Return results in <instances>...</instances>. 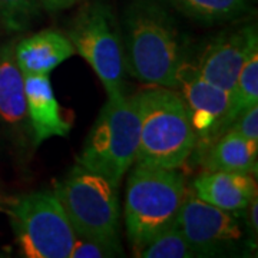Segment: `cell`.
I'll list each match as a JSON object with an SVG mask.
<instances>
[{
    "label": "cell",
    "instance_id": "1",
    "mask_svg": "<svg viewBox=\"0 0 258 258\" xmlns=\"http://www.w3.org/2000/svg\"><path fill=\"white\" fill-rule=\"evenodd\" d=\"M125 69L154 86L175 89L184 55L174 22L164 10L147 2L128 10L123 25Z\"/></svg>",
    "mask_w": 258,
    "mask_h": 258
},
{
    "label": "cell",
    "instance_id": "6",
    "mask_svg": "<svg viewBox=\"0 0 258 258\" xmlns=\"http://www.w3.org/2000/svg\"><path fill=\"white\" fill-rule=\"evenodd\" d=\"M10 221L25 257H69L76 234L55 192L25 194L10 205Z\"/></svg>",
    "mask_w": 258,
    "mask_h": 258
},
{
    "label": "cell",
    "instance_id": "21",
    "mask_svg": "<svg viewBox=\"0 0 258 258\" xmlns=\"http://www.w3.org/2000/svg\"><path fill=\"white\" fill-rule=\"evenodd\" d=\"M230 129L241 134L244 138L258 142V105H252L240 113L231 123Z\"/></svg>",
    "mask_w": 258,
    "mask_h": 258
},
{
    "label": "cell",
    "instance_id": "19",
    "mask_svg": "<svg viewBox=\"0 0 258 258\" xmlns=\"http://www.w3.org/2000/svg\"><path fill=\"white\" fill-rule=\"evenodd\" d=\"M40 8V0H0V22L10 32L30 26Z\"/></svg>",
    "mask_w": 258,
    "mask_h": 258
},
{
    "label": "cell",
    "instance_id": "9",
    "mask_svg": "<svg viewBox=\"0 0 258 258\" xmlns=\"http://www.w3.org/2000/svg\"><path fill=\"white\" fill-rule=\"evenodd\" d=\"M175 225L194 252H210L235 242L242 232L234 217L221 208L205 203L194 194L186 195L176 214Z\"/></svg>",
    "mask_w": 258,
    "mask_h": 258
},
{
    "label": "cell",
    "instance_id": "15",
    "mask_svg": "<svg viewBox=\"0 0 258 258\" xmlns=\"http://www.w3.org/2000/svg\"><path fill=\"white\" fill-rule=\"evenodd\" d=\"M257 154L258 142L228 129L211 144L207 155V166L210 171L249 174L257 169Z\"/></svg>",
    "mask_w": 258,
    "mask_h": 258
},
{
    "label": "cell",
    "instance_id": "20",
    "mask_svg": "<svg viewBox=\"0 0 258 258\" xmlns=\"http://www.w3.org/2000/svg\"><path fill=\"white\" fill-rule=\"evenodd\" d=\"M120 252L119 245H112L106 242L93 240H75L74 247L71 249V258H101V257H113L115 254Z\"/></svg>",
    "mask_w": 258,
    "mask_h": 258
},
{
    "label": "cell",
    "instance_id": "14",
    "mask_svg": "<svg viewBox=\"0 0 258 258\" xmlns=\"http://www.w3.org/2000/svg\"><path fill=\"white\" fill-rule=\"evenodd\" d=\"M0 120L16 135L26 134L29 128L25 75L19 69L13 45L0 47Z\"/></svg>",
    "mask_w": 258,
    "mask_h": 258
},
{
    "label": "cell",
    "instance_id": "22",
    "mask_svg": "<svg viewBox=\"0 0 258 258\" xmlns=\"http://www.w3.org/2000/svg\"><path fill=\"white\" fill-rule=\"evenodd\" d=\"M76 0H40L42 6L47 12H59V10L68 9L74 5Z\"/></svg>",
    "mask_w": 258,
    "mask_h": 258
},
{
    "label": "cell",
    "instance_id": "12",
    "mask_svg": "<svg viewBox=\"0 0 258 258\" xmlns=\"http://www.w3.org/2000/svg\"><path fill=\"white\" fill-rule=\"evenodd\" d=\"M75 53L69 37L53 29L25 37L15 46V57L23 75H49Z\"/></svg>",
    "mask_w": 258,
    "mask_h": 258
},
{
    "label": "cell",
    "instance_id": "13",
    "mask_svg": "<svg viewBox=\"0 0 258 258\" xmlns=\"http://www.w3.org/2000/svg\"><path fill=\"white\" fill-rule=\"evenodd\" d=\"M194 195L224 211L245 210L254 197L257 185L247 172L210 171L194 181Z\"/></svg>",
    "mask_w": 258,
    "mask_h": 258
},
{
    "label": "cell",
    "instance_id": "7",
    "mask_svg": "<svg viewBox=\"0 0 258 258\" xmlns=\"http://www.w3.org/2000/svg\"><path fill=\"white\" fill-rule=\"evenodd\" d=\"M68 35L75 52L95 71L108 96L123 93V45L111 10L102 3L85 8Z\"/></svg>",
    "mask_w": 258,
    "mask_h": 258
},
{
    "label": "cell",
    "instance_id": "2",
    "mask_svg": "<svg viewBox=\"0 0 258 258\" xmlns=\"http://www.w3.org/2000/svg\"><path fill=\"white\" fill-rule=\"evenodd\" d=\"M134 98L141 123L135 161L165 169L184 165L197 145V137L179 93L155 86Z\"/></svg>",
    "mask_w": 258,
    "mask_h": 258
},
{
    "label": "cell",
    "instance_id": "18",
    "mask_svg": "<svg viewBox=\"0 0 258 258\" xmlns=\"http://www.w3.org/2000/svg\"><path fill=\"white\" fill-rule=\"evenodd\" d=\"M176 3L203 20H221L241 13L247 0H175Z\"/></svg>",
    "mask_w": 258,
    "mask_h": 258
},
{
    "label": "cell",
    "instance_id": "17",
    "mask_svg": "<svg viewBox=\"0 0 258 258\" xmlns=\"http://www.w3.org/2000/svg\"><path fill=\"white\" fill-rule=\"evenodd\" d=\"M232 96L235 116L258 103V47L252 49L242 64Z\"/></svg>",
    "mask_w": 258,
    "mask_h": 258
},
{
    "label": "cell",
    "instance_id": "23",
    "mask_svg": "<svg viewBox=\"0 0 258 258\" xmlns=\"http://www.w3.org/2000/svg\"><path fill=\"white\" fill-rule=\"evenodd\" d=\"M249 207V222H251V227L254 228V231L258 230V203L257 197H254L251 200V203L248 204Z\"/></svg>",
    "mask_w": 258,
    "mask_h": 258
},
{
    "label": "cell",
    "instance_id": "11",
    "mask_svg": "<svg viewBox=\"0 0 258 258\" xmlns=\"http://www.w3.org/2000/svg\"><path fill=\"white\" fill-rule=\"evenodd\" d=\"M25 93L29 129L35 145L53 137L69 135L72 123L56 99L49 75H25Z\"/></svg>",
    "mask_w": 258,
    "mask_h": 258
},
{
    "label": "cell",
    "instance_id": "3",
    "mask_svg": "<svg viewBox=\"0 0 258 258\" xmlns=\"http://www.w3.org/2000/svg\"><path fill=\"white\" fill-rule=\"evenodd\" d=\"M185 197L184 176L175 169L138 162L129 175L125 195V225L135 252L175 222Z\"/></svg>",
    "mask_w": 258,
    "mask_h": 258
},
{
    "label": "cell",
    "instance_id": "8",
    "mask_svg": "<svg viewBox=\"0 0 258 258\" xmlns=\"http://www.w3.org/2000/svg\"><path fill=\"white\" fill-rule=\"evenodd\" d=\"M176 88L181 91L197 142L211 145L237 118L232 93L204 79L197 68L184 63Z\"/></svg>",
    "mask_w": 258,
    "mask_h": 258
},
{
    "label": "cell",
    "instance_id": "4",
    "mask_svg": "<svg viewBox=\"0 0 258 258\" xmlns=\"http://www.w3.org/2000/svg\"><path fill=\"white\" fill-rule=\"evenodd\" d=\"M139 115L134 96H108L85 141L78 164L105 176L118 189L122 178L137 159Z\"/></svg>",
    "mask_w": 258,
    "mask_h": 258
},
{
    "label": "cell",
    "instance_id": "16",
    "mask_svg": "<svg viewBox=\"0 0 258 258\" xmlns=\"http://www.w3.org/2000/svg\"><path fill=\"white\" fill-rule=\"evenodd\" d=\"M194 255L195 252L175 222L157 234L139 251V257L142 258H189Z\"/></svg>",
    "mask_w": 258,
    "mask_h": 258
},
{
    "label": "cell",
    "instance_id": "5",
    "mask_svg": "<svg viewBox=\"0 0 258 258\" xmlns=\"http://www.w3.org/2000/svg\"><path fill=\"white\" fill-rule=\"evenodd\" d=\"M55 195L76 235L85 240L119 245L118 195L116 188L105 176L76 164L57 182Z\"/></svg>",
    "mask_w": 258,
    "mask_h": 258
},
{
    "label": "cell",
    "instance_id": "10",
    "mask_svg": "<svg viewBox=\"0 0 258 258\" xmlns=\"http://www.w3.org/2000/svg\"><path fill=\"white\" fill-rule=\"evenodd\" d=\"M257 30L245 26L217 37L197 66L198 74L208 82L234 93L241 68L252 49L258 47Z\"/></svg>",
    "mask_w": 258,
    "mask_h": 258
}]
</instances>
